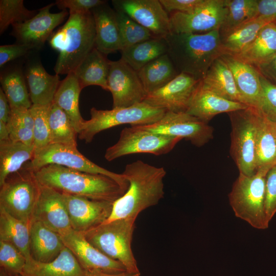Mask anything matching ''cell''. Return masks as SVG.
Returning <instances> with one entry per match:
<instances>
[{
  "label": "cell",
  "instance_id": "6da1fadb",
  "mask_svg": "<svg viewBox=\"0 0 276 276\" xmlns=\"http://www.w3.org/2000/svg\"><path fill=\"white\" fill-rule=\"evenodd\" d=\"M123 174L128 181V188L113 202L111 214L103 223L120 219H136L141 212L157 204L164 197L166 171L163 167L137 160L127 164Z\"/></svg>",
  "mask_w": 276,
  "mask_h": 276
},
{
  "label": "cell",
  "instance_id": "7a4b0ae2",
  "mask_svg": "<svg viewBox=\"0 0 276 276\" xmlns=\"http://www.w3.org/2000/svg\"><path fill=\"white\" fill-rule=\"evenodd\" d=\"M40 185L61 193L113 202L125 191L113 179L102 174L85 173L57 165H48L34 172Z\"/></svg>",
  "mask_w": 276,
  "mask_h": 276
},
{
  "label": "cell",
  "instance_id": "3957f363",
  "mask_svg": "<svg viewBox=\"0 0 276 276\" xmlns=\"http://www.w3.org/2000/svg\"><path fill=\"white\" fill-rule=\"evenodd\" d=\"M168 55L180 73L201 80L213 63L224 54L220 29L205 33H170L165 38Z\"/></svg>",
  "mask_w": 276,
  "mask_h": 276
},
{
  "label": "cell",
  "instance_id": "277c9868",
  "mask_svg": "<svg viewBox=\"0 0 276 276\" xmlns=\"http://www.w3.org/2000/svg\"><path fill=\"white\" fill-rule=\"evenodd\" d=\"M95 21L91 11L69 13L66 22L49 38L50 46L58 52L54 70L56 74L74 72L95 48Z\"/></svg>",
  "mask_w": 276,
  "mask_h": 276
},
{
  "label": "cell",
  "instance_id": "5b68a950",
  "mask_svg": "<svg viewBox=\"0 0 276 276\" xmlns=\"http://www.w3.org/2000/svg\"><path fill=\"white\" fill-rule=\"evenodd\" d=\"M135 220L125 218L103 223L82 234L90 244L107 257L121 263L128 272L139 273L131 248Z\"/></svg>",
  "mask_w": 276,
  "mask_h": 276
},
{
  "label": "cell",
  "instance_id": "8992f818",
  "mask_svg": "<svg viewBox=\"0 0 276 276\" xmlns=\"http://www.w3.org/2000/svg\"><path fill=\"white\" fill-rule=\"evenodd\" d=\"M268 171L260 170L252 176L239 173L228 196L235 216L259 229H266L269 226L264 208Z\"/></svg>",
  "mask_w": 276,
  "mask_h": 276
},
{
  "label": "cell",
  "instance_id": "52a82bcc",
  "mask_svg": "<svg viewBox=\"0 0 276 276\" xmlns=\"http://www.w3.org/2000/svg\"><path fill=\"white\" fill-rule=\"evenodd\" d=\"M166 112L143 102L127 107L112 108L111 110L90 109V119L84 120L78 133L79 138L86 143L91 142L99 132L114 126L153 124Z\"/></svg>",
  "mask_w": 276,
  "mask_h": 276
},
{
  "label": "cell",
  "instance_id": "ba28073f",
  "mask_svg": "<svg viewBox=\"0 0 276 276\" xmlns=\"http://www.w3.org/2000/svg\"><path fill=\"white\" fill-rule=\"evenodd\" d=\"M0 187V209L30 225L41 188L34 172L22 167Z\"/></svg>",
  "mask_w": 276,
  "mask_h": 276
},
{
  "label": "cell",
  "instance_id": "9c48e42d",
  "mask_svg": "<svg viewBox=\"0 0 276 276\" xmlns=\"http://www.w3.org/2000/svg\"><path fill=\"white\" fill-rule=\"evenodd\" d=\"M227 114L232 128L231 155L239 173L252 176L257 172L256 146L260 112L248 106Z\"/></svg>",
  "mask_w": 276,
  "mask_h": 276
},
{
  "label": "cell",
  "instance_id": "30bf717a",
  "mask_svg": "<svg viewBox=\"0 0 276 276\" xmlns=\"http://www.w3.org/2000/svg\"><path fill=\"white\" fill-rule=\"evenodd\" d=\"M51 164L85 173L107 176L115 180L125 192L129 186L128 181L123 173H116L97 165L82 155L77 147L60 144H50L35 150L32 159L26 163L23 167L35 172Z\"/></svg>",
  "mask_w": 276,
  "mask_h": 276
},
{
  "label": "cell",
  "instance_id": "8fae6325",
  "mask_svg": "<svg viewBox=\"0 0 276 276\" xmlns=\"http://www.w3.org/2000/svg\"><path fill=\"white\" fill-rule=\"evenodd\" d=\"M181 140L152 132L137 125L131 126L121 131L118 141L106 149L104 157L110 162L131 154H166Z\"/></svg>",
  "mask_w": 276,
  "mask_h": 276
},
{
  "label": "cell",
  "instance_id": "7c38bea8",
  "mask_svg": "<svg viewBox=\"0 0 276 276\" xmlns=\"http://www.w3.org/2000/svg\"><path fill=\"white\" fill-rule=\"evenodd\" d=\"M137 126L152 132L185 139L197 147L204 145L213 137L212 126L185 112L166 111L158 121Z\"/></svg>",
  "mask_w": 276,
  "mask_h": 276
},
{
  "label": "cell",
  "instance_id": "4fadbf2b",
  "mask_svg": "<svg viewBox=\"0 0 276 276\" xmlns=\"http://www.w3.org/2000/svg\"><path fill=\"white\" fill-rule=\"evenodd\" d=\"M226 13L224 0H204L191 13H171V33H205L220 29Z\"/></svg>",
  "mask_w": 276,
  "mask_h": 276
},
{
  "label": "cell",
  "instance_id": "5bb4252c",
  "mask_svg": "<svg viewBox=\"0 0 276 276\" xmlns=\"http://www.w3.org/2000/svg\"><path fill=\"white\" fill-rule=\"evenodd\" d=\"M112 97V108L127 107L145 100L146 93L137 71L120 59L109 60L107 79Z\"/></svg>",
  "mask_w": 276,
  "mask_h": 276
},
{
  "label": "cell",
  "instance_id": "9a60e30c",
  "mask_svg": "<svg viewBox=\"0 0 276 276\" xmlns=\"http://www.w3.org/2000/svg\"><path fill=\"white\" fill-rule=\"evenodd\" d=\"M55 5V3H51L39 9L29 20L13 25L11 35L16 38V42L29 45L33 51L41 49L55 28L69 14L67 10L51 13L50 10Z\"/></svg>",
  "mask_w": 276,
  "mask_h": 276
},
{
  "label": "cell",
  "instance_id": "2e32d148",
  "mask_svg": "<svg viewBox=\"0 0 276 276\" xmlns=\"http://www.w3.org/2000/svg\"><path fill=\"white\" fill-rule=\"evenodd\" d=\"M114 9L121 11L148 30L155 37L171 33L170 16L159 0H113Z\"/></svg>",
  "mask_w": 276,
  "mask_h": 276
},
{
  "label": "cell",
  "instance_id": "e0dca14e",
  "mask_svg": "<svg viewBox=\"0 0 276 276\" xmlns=\"http://www.w3.org/2000/svg\"><path fill=\"white\" fill-rule=\"evenodd\" d=\"M200 80L180 73L163 87L147 94L143 102L166 111L186 112Z\"/></svg>",
  "mask_w": 276,
  "mask_h": 276
},
{
  "label": "cell",
  "instance_id": "ac0fdd59",
  "mask_svg": "<svg viewBox=\"0 0 276 276\" xmlns=\"http://www.w3.org/2000/svg\"><path fill=\"white\" fill-rule=\"evenodd\" d=\"M71 227L84 233L102 224L109 217L113 202L62 193Z\"/></svg>",
  "mask_w": 276,
  "mask_h": 276
},
{
  "label": "cell",
  "instance_id": "d6986e66",
  "mask_svg": "<svg viewBox=\"0 0 276 276\" xmlns=\"http://www.w3.org/2000/svg\"><path fill=\"white\" fill-rule=\"evenodd\" d=\"M60 235L64 246L72 251L85 271L108 273L127 271L121 263L107 257L90 244L82 233L71 228Z\"/></svg>",
  "mask_w": 276,
  "mask_h": 276
},
{
  "label": "cell",
  "instance_id": "ffe728a7",
  "mask_svg": "<svg viewBox=\"0 0 276 276\" xmlns=\"http://www.w3.org/2000/svg\"><path fill=\"white\" fill-rule=\"evenodd\" d=\"M31 53L24 70L31 101L35 105L50 104L53 102L61 80L59 75L49 74L38 56Z\"/></svg>",
  "mask_w": 276,
  "mask_h": 276
},
{
  "label": "cell",
  "instance_id": "44dd1931",
  "mask_svg": "<svg viewBox=\"0 0 276 276\" xmlns=\"http://www.w3.org/2000/svg\"><path fill=\"white\" fill-rule=\"evenodd\" d=\"M33 220L41 222L59 235L72 228L62 194L41 185Z\"/></svg>",
  "mask_w": 276,
  "mask_h": 276
},
{
  "label": "cell",
  "instance_id": "7402d4cb",
  "mask_svg": "<svg viewBox=\"0 0 276 276\" xmlns=\"http://www.w3.org/2000/svg\"><path fill=\"white\" fill-rule=\"evenodd\" d=\"M221 57L231 70L246 104L258 110L262 94L259 72L255 66L232 55L224 54Z\"/></svg>",
  "mask_w": 276,
  "mask_h": 276
},
{
  "label": "cell",
  "instance_id": "603a6c76",
  "mask_svg": "<svg viewBox=\"0 0 276 276\" xmlns=\"http://www.w3.org/2000/svg\"><path fill=\"white\" fill-rule=\"evenodd\" d=\"M96 31L95 48L105 55L121 51L116 12L106 2L91 10Z\"/></svg>",
  "mask_w": 276,
  "mask_h": 276
},
{
  "label": "cell",
  "instance_id": "cb8c5ba5",
  "mask_svg": "<svg viewBox=\"0 0 276 276\" xmlns=\"http://www.w3.org/2000/svg\"><path fill=\"white\" fill-rule=\"evenodd\" d=\"M248 107L244 104L226 99L204 89L201 87L199 83L186 112L208 123L218 114L228 113Z\"/></svg>",
  "mask_w": 276,
  "mask_h": 276
},
{
  "label": "cell",
  "instance_id": "d4e9b609",
  "mask_svg": "<svg viewBox=\"0 0 276 276\" xmlns=\"http://www.w3.org/2000/svg\"><path fill=\"white\" fill-rule=\"evenodd\" d=\"M21 276H87L86 271L64 246L58 256L51 262L42 263L32 258L27 261Z\"/></svg>",
  "mask_w": 276,
  "mask_h": 276
},
{
  "label": "cell",
  "instance_id": "484cf974",
  "mask_svg": "<svg viewBox=\"0 0 276 276\" xmlns=\"http://www.w3.org/2000/svg\"><path fill=\"white\" fill-rule=\"evenodd\" d=\"M64 247L60 235L41 222L32 220L30 229V252L36 261L47 263L55 259Z\"/></svg>",
  "mask_w": 276,
  "mask_h": 276
},
{
  "label": "cell",
  "instance_id": "4316f807",
  "mask_svg": "<svg viewBox=\"0 0 276 276\" xmlns=\"http://www.w3.org/2000/svg\"><path fill=\"white\" fill-rule=\"evenodd\" d=\"M200 85L226 99L246 105L238 89L231 70L221 57L213 63L200 80Z\"/></svg>",
  "mask_w": 276,
  "mask_h": 276
},
{
  "label": "cell",
  "instance_id": "83f0119b",
  "mask_svg": "<svg viewBox=\"0 0 276 276\" xmlns=\"http://www.w3.org/2000/svg\"><path fill=\"white\" fill-rule=\"evenodd\" d=\"M275 54L276 22H273L264 26L250 44L240 53L233 56L256 67Z\"/></svg>",
  "mask_w": 276,
  "mask_h": 276
},
{
  "label": "cell",
  "instance_id": "f1b7e54d",
  "mask_svg": "<svg viewBox=\"0 0 276 276\" xmlns=\"http://www.w3.org/2000/svg\"><path fill=\"white\" fill-rule=\"evenodd\" d=\"M109 70V60L106 55L94 48L74 73L82 89L90 85H97L108 91Z\"/></svg>",
  "mask_w": 276,
  "mask_h": 276
},
{
  "label": "cell",
  "instance_id": "f546056e",
  "mask_svg": "<svg viewBox=\"0 0 276 276\" xmlns=\"http://www.w3.org/2000/svg\"><path fill=\"white\" fill-rule=\"evenodd\" d=\"M257 171H269L276 166V123L260 112L256 146Z\"/></svg>",
  "mask_w": 276,
  "mask_h": 276
},
{
  "label": "cell",
  "instance_id": "4dcf8cb0",
  "mask_svg": "<svg viewBox=\"0 0 276 276\" xmlns=\"http://www.w3.org/2000/svg\"><path fill=\"white\" fill-rule=\"evenodd\" d=\"M273 22L276 20L258 17L227 32L220 33L224 54L240 53L254 41L264 26Z\"/></svg>",
  "mask_w": 276,
  "mask_h": 276
},
{
  "label": "cell",
  "instance_id": "1f68e13d",
  "mask_svg": "<svg viewBox=\"0 0 276 276\" xmlns=\"http://www.w3.org/2000/svg\"><path fill=\"white\" fill-rule=\"evenodd\" d=\"M82 89L74 73H71L61 80L53 100L68 116L78 133L85 120L80 114L79 107Z\"/></svg>",
  "mask_w": 276,
  "mask_h": 276
},
{
  "label": "cell",
  "instance_id": "d6a6232c",
  "mask_svg": "<svg viewBox=\"0 0 276 276\" xmlns=\"http://www.w3.org/2000/svg\"><path fill=\"white\" fill-rule=\"evenodd\" d=\"M34 145L11 141L0 142V186L10 174L20 170L35 154Z\"/></svg>",
  "mask_w": 276,
  "mask_h": 276
},
{
  "label": "cell",
  "instance_id": "836d02e7",
  "mask_svg": "<svg viewBox=\"0 0 276 276\" xmlns=\"http://www.w3.org/2000/svg\"><path fill=\"white\" fill-rule=\"evenodd\" d=\"M137 73L147 95L166 85L179 73L166 54L145 65Z\"/></svg>",
  "mask_w": 276,
  "mask_h": 276
},
{
  "label": "cell",
  "instance_id": "e575fe53",
  "mask_svg": "<svg viewBox=\"0 0 276 276\" xmlns=\"http://www.w3.org/2000/svg\"><path fill=\"white\" fill-rule=\"evenodd\" d=\"M0 82L11 109L30 108L32 103L24 71L20 67L14 66L6 68L1 73Z\"/></svg>",
  "mask_w": 276,
  "mask_h": 276
},
{
  "label": "cell",
  "instance_id": "d590c367",
  "mask_svg": "<svg viewBox=\"0 0 276 276\" xmlns=\"http://www.w3.org/2000/svg\"><path fill=\"white\" fill-rule=\"evenodd\" d=\"M121 52V59L138 71L152 61L167 54L168 45L165 38L154 37L135 44Z\"/></svg>",
  "mask_w": 276,
  "mask_h": 276
},
{
  "label": "cell",
  "instance_id": "8d00e7d4",
  "mask_svg": "<svg viewBox=\"0 0 276 276\" xmlns=\"http://www.w3.org/2000/svg\"><path fill=\"white\" fill-rule=\"evenodd\" d=\"M30 225L0 209V240L14 246L27 261L32 258L29 247Z\"/></svg>",
  "mask_w": 276,
  "mask_h": 276
},
{
  "label": "cell",
  "instance_id": "74e56055",
  "mask_svg": "<svg viewBox=\"0 0 276 276\" xmlns=\"http://www.w3.org/2000/svg\"><path fill=\"white\" fill-rule=\"evenodd\" d=\"M50 144L77 147L78 133L67 114L53 102L49 113Z\"/></svg>",
  "mask_w": 276,
  "mask_h": 276
},
{
  "label": "cell",
  "instance_id": "f35d334b",
  "mask_svg": "<svg viewBox=\"0 0 276 276\" xmlns=\"http://www.w3.org/2000/svg\"><path fill=\"white\" fill-rule=\"evenodd\" d=\"M226 13L220 29L223 34L256 18L257 0H224Z\"/></svg>",
  "mask_w": 276,
  "mask_h": 276
},
{
  "label": "cell",
  "instance_id": "ab89813d",
  "mask_svg": "<svg viewBox=\"0 0 276 276\" xmlns=\"http://www.w3.org/2000/svg\"><path fill=\"white\" fill-rule=\"evenodd\" d=\"M116 12L121 40L120 51L139 42L155 37L148 30L124 13L116 10Z\"/></svg>",
  "mask_w": 276,
  "mask_h": 276
},
{
  "label": "cell",
  "instance_id": "60d3db41",
  "mask_svg": "<svg viewBox=\"0 0 276 276\" xmlns=\"http://www.w3.org/2000/svg\"><path fill=\"white\" fill-rule=\"evenodd\" d=\"M38 10L27 9L23 0L0 1V34L15 24L25 22L35 16Z\"/></svg>",
  "mask_w": 276,
  "mask_h": 276
},
{
  "label": "cell",
  "instance_id": "b9f144b4",
  "mask_svg": "<svg viewBox=\"0 0 276 276\" xmlns=\"http://www.w3.org/2000/svg\"><path fill=\"white\" fill-rule=\"evenodd\" d=\"M51 104L46 105L32 104L30 108L34 120L33 132L35 150L50 144L49 118Z\"/></svg>",
  "mask_w": 276,
  "mask_h": 276
},
{
  "label": "cell",
  "instance_id": "7bdbcfd3",
  "mask_svg": "<svg viewBox=\"0 0 276 276\" xmlns=\"http://www.w3.org/2000/svg\"><path fill=\"white\" fill-rule=\"evenodd\" d=\"M27 260L11 244L0 240V264L5 271L21 276Z\"/></svg>",
  "mask_w": 276,
  "mask_h": 276
},
{
  "label": "cell",
  "instance_id": "ee69618b",
  "mask_svg": "<svg viewBox=\"0 0 276 276\" xmlns=\"http://www.w3.org/2000/svg\"><path fill=\"white\" fill-rule=\"evenodd\" d=\"M260 80L262 94L258 110L266 118L276 123V85L261 74Z\"/></svg>",
  "mask_w": 276,
  "mask_h": 276
},
{
  "label": "cell",
  "instance_id": "f6af8a7d",
  "mask_svg": "<svg viewBox=\"0 0 276 276\" xmlns=\"http://www.w3.org/2000/svg\"><path fill=\"white\" fill-rule=\"evenodd\" d=\"M264 208L267 221L276 213V166L271 168L266 176Z\"/></svg>",
  "mask_w": 276,
  "mask_h": 276
},
{
  "label": "cell",
  "instance_id": "bcb514c9",
  "mask_svg": "<svg viewBox=\"0 0 276 276\" xmlns=\"http://www.w3.org/2000/svg\"><path fill=\"white\" fill-rule=\"evenodd\" d=\"M33 49L29 45L16 42L0 46V66L17 58L28 56Z\"/></svg>",
  "mask_w": 276,
  "mask_h": 276
},
{
  "label": "cell",
  "instance_id": "7dc6e473",
  "mask_svg": "<svg viewBox=\"0 0 276 276\" xmlns=\"http://www.w3.org/2000/svg\"><path fill=\"white\" fill-rule=\"evenodd\" d=\"M7 126L11 141L20 142L27 145H34L32 130L19 124L11 117H9Z\"/></svg>",
  "mask_w": 276,
  "mask_h": 276
},
{
  "label": "cell",
  "instance_id": "c3c4849f",
  "mask_svg": "<svg viewBox=\"0 0 276 276\" xmlns=\"http://www.w3.org/2000/svg\"><path fill=\"white\" fill-rule=\"evenodd\" d=\"M106 2L102 0H58L55 3L59 9H68L69 13H74L89 11Z\"/></svg>",
  "mask_w": 276,
  "mask_h": 276
},
{
  "label": "cell",
  "instance_id": "681fc988",
  "mask_svg": "<svg viewBox=\"0 0 276 276\" xmlns=\"http://www.w3.org/2000/svg\"><path fill=\"white\" fill-rule=\"evenodd\" d=\"M204 0H159L168 12H179L189 13L198 8Z\"/></svg>",
  "mask_w": 276,
  "mask_h": 276
},
{
  "label": "cell",
  "instance_id": "f907efd6",
  "mask_svg": "<svg viewBox=\"0 0 276 276\" xmlns=\"http://www.w3.org/2000/svg\"><path fill=\"white\" fill-rule=\"evenodd\" d=\"M10 117L19 124L33 130L34 120L30 109L26 108L11 109Z\"/></svg>",
  "mask_w": 276,
  "mask_h": 276
},
{
  "label": "cell",
  "instance_id": "816d5d0a",
  "mask_svg": "<svg viewBox=\"0 0 276 276\" xmlns=\"http://www.w3.org/2000/svg\"><path fill=\"white\" fill-rule=\"evenodd\" d=\"M276 20V0H257L256 17Z\"/></svg>",
  "mask_w": 276,
  "mask_h": 276
},
{
  "label": "cell",
  "instance_id": "f5cc1de1",
  "mask_svg": "<svg viewBox=\"0 0 276 276\" xmlns=\"http://www.w3.org/2000/svg\"><path fill=\"white\" fill-rule=\"evenodd\" d=\"M256 68L262 76L276 85V54L267 62Z\"/></svg>",
  "mask_w": 276,
  "mask_h": 276
},
{
  "label": "cell",
  "instance_id": "db71d44e",
  "mask_svg": "<svg viewBox=\"0 0 276 276\" xmlns=\"http://www.w3.org/2000/svg\"><path fill=\"white\" fill-rule=\"evenodd\" d=\"M11 113L8 100L3 89L0 88V121L7 123Z\"/></svg>",
  "mask_w": 276,
  "mask_h": 276
},
{
  "label": "cell",
  "instance_id": "11a10c76",
  "mask_svg": "<svg viewBox=\"0 0 276 276\" xmlns=\"http://www.w3.org/2000/svg\"><path fill=\"white\" fill-rule=\"evenodd\" d=\"M87 276H140L141 273H131L127 271L119 273H108L97 270L87 271Z\"/></svg>",
  "mask_w": 276,
  "mask_h": 276
},
{
  "label": "cell",
  "instance_id": "9f6ffc18",
  "mask_svg": "<svg viewBox=\"0 0 276 276\" xmlns=\"http://www.w3.org/2000/svg\"><path fill=\"white\" fill-rule=\"evenodd\" d=\"M10 140L7 124L0 121V142Z\"/></svg>",
  "mask_w": 276,
  "mask_h": 276
},
{
  "label": "cell",
  "instance_id": "6f0895ef",
  "mask_svg": "<svg viewBox=\"0 0 276 276\" xmlns=\"http://www.w3.org/2000/svg\"><path fill=\"white\" fill-rule=\"evenodd\" d=\"M0 276H7V275L6 274L5 271L1 270Z\"/></svg>",
  "mask_w": 276,
  "mask_h": 276
}]
</instances>
